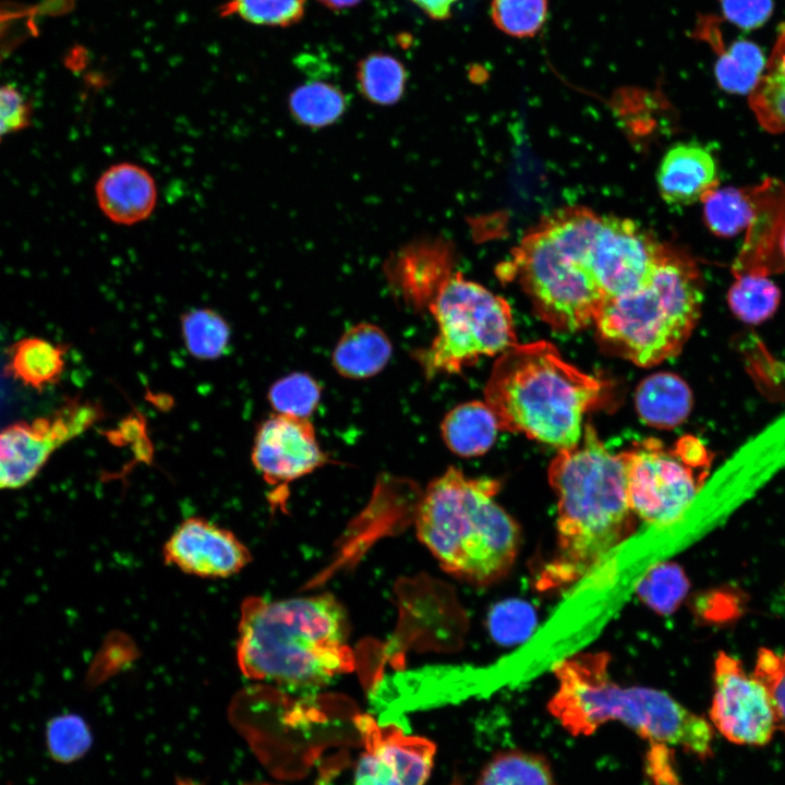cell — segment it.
Instances as JSON below:
<instances>
[{"instance_id":"cell-40","label":"cell","mask_w":785,"mask_h":785,"mask_svg":"<svg viewBox=\"0 0 785 785\" xmlns=\"http://www.w3.org/2000/svg\"><path fill=\"white\" fill-rule=\"evenodd\" d=\"M777 34L776 44L765 64L764 74L785 81V23L780 26Z\"/></svg>"},{"instance_id":"cell-39","label":"cell","mask_w":785,"mask_h":785,"mask_svg":"<svg viewBox=\"0 0 785 785\" xmlns=\"http://www.w3.org/2000/svg\"><path fill=\"white\" fill-rule=\"evenodd\" d=\"M31 11L0 3V61L3 60L27 35Z\"/></svg>"},{"instance_id":"cell-7","label":"cell","mask_w":785,"mask_h":785,"mask_svg":"<svg viewBox=\"0 0 785 785\" xmlns=\"http://www.w3.org/2000/svg\"><path fill=\"white\" fill-rule=\"evenodd\" d=\"M428 307L437 335L413 355L427 378L458 374L481 357L499 355L517 343L506 300L460 273L442 283Z\"/></svg>"},{"instance_id":"cell-26","label":"cell","mask_w":785,"mask_h":785,"mask_svg":"<svg viewBox=\"0 0 785 785\" xmlns=\"http://www.w3.org/2000/svg\"><path fill=\"white\" fill-rule=\"evenodd\" d=\"M357 82L361 94L372 104L390 106L400 100L407 82L404 65L385 52H371L357 65Z\"/></svg>"},{"instance_id":"cell-30","label":"cell","mask_w":785,"mask_h":785,"mask_svg":"<svg viewBox=\"0 0 785 785\" xmlns=\"http://www.w3.org/2000/svg\"><path fill=\"white\" fill-rule=\"evenodd\" d=\"M689 590V580L674 563L653 566L637 585L639 597L660 614L674 612Z\"/></svg>"},{"instance_id":"cell-43","label":"cell","mask_w":785,"mask_h":785,"mask_svg":"<svg viewBox=\"0 0 785 785\" xmlns=\"http://www.w3.org/2000/svg\"><path fill=\"white\" fill-rule=\"evenodd\" d=\"M781 249L785 258V229L781 235Z\"/></svg>"},{"instance_id":"cell-21","label":"cell","mask_w":785,"mask_h":785,"mask_svg":"<svg viewBox=\"0 0 785 785\" xmlns=\"http://www.w3.org/2000/svg\"><path fill=\"white\" fill-rule=\"evenodd\" d=\"M400 283L416 303L431 302L442 283L451 275L444 244L423 243L410 246L399 259Z\"/></svg>"},{"instance_id":"cell-11","label":"cell","mask_w":785,"mask_h":785,"mask_svg":"<svg viewBox=\"0 0 785 785\" xmlns=\"http://www.w3.org/2000/svg\"><path fill=\"white\" fill-rule=\"evenodd\" d=\"M666 247L631 219L602 216L589 266L604 297H617L649 282Z\"/></svg>"},{"instance_id":"cell-8","label":"cell","mask_w":785,"mask_h":785,"mask_svg":"<svg viewBox=\"0 0 785 785\" xmlns=\"http://www.w3.org/2000/svg\"><path fill=\"white\" fill-rule=\"evenodd\" d=\"M512 274L536 315L557 331L593 323L605 299L588 261L563 249L541 226L515 250Z\"/></svg>"},{"instance_id":"cell-27","label":"cell","mask_w":785,"mask_h":785,"mask_svg":"<svg viewBox=\"0 0 785 785\" xmlns=\"http://www.w3.org/2000/svg\"><path fill=\"white\" fill-rule=\"evenodd\" d=\"M701 201L705 224L718 237H735L757 219V205L750 192L742 189L715 188Z\"/></svg>"},{"instance_id":"cell-19","label":"cell","mask_w":785,"mask_h":785,"mask_svg":"<svg viewBox=\"0 0 785 785\" xmlns=\"http://www.w3.org/2000/svg\"><path fill=\"white\" fill-rule=\"evenodd\" d=\"M391 352V342L379 327L361 323L341 336L333 352V365L343 377L367 378L386 366Z\"/></svg>"},{"instance_id":"cell-14","label":"cell","mask_w":785,"mask_h":785,"mask_svg":"<svg viewBox=\"0 0 785 785\" xmlns=\"http://www.w3.org/2000/svg\"><path fill=\"white\" fill-rule=\"evenodd\" d=\"M251 459L265 482L277 486L287 485L329 461L307 419L280 413L269 415L258 425Z\"/></svg>"},{"instance_id":"cell-32","label":"cell","mask_w":785,"mask_h":785,"mask_svg":"<svg viewBox=\"0 0 785 785\" xmlns=\"http://www.w3.org/2000/svg\"><path fill=\"white\" fill-rule=\"evenodd\" d=\"M306 0H228L218 9L220 16H238L261 26L288 27L299 23Z\"/></svg>"},{"instance_id":"cell-35","label":"cell","mask_w":785,"mask_h":785,"mask_svg":"<svg viewBox=\"0 0 785 785\" xmlns=\"http://www.w3.org/2000/svg\"><path fill=\"white\" fill-rule=\"evenodd\" d=\"M752 675L768 689L777 728L785 732V653L778 655L770 649L761 648Z\"/></svg>"},{"instance_id":"cell-2","label":"cell","mask_w":785,"mask_h":785,"mask_svg":"<svg viewBox=\"0 0 785 785\" xmlns=\"http://www.w3.org/2000/svg\"><path fill=\"white\" fill-rule=\"evenodd\" d=\"M349 626L329 593L242 604L238 665L247 678L294 688L322 687L354 668Z\"/></svg>"},{"instance_id":"cell-13","label":"cell","mask_w":785,"mask_h":785,"mask_svg":"<svg viewBox=\"0 0 785 785\" xmlns=\"http://www.w3.org/2000/svg\"><path fill=\"white\" fill-rule=\"evenodd\" d=\"M363 750L353 785H425L435 761L436 745L422 736L358 718Z\"/></svg>"},{"instance_id":"cell-31","label":"cell","mask_w":785,"mask_h":785,"mask_svg":"<svg viewBox=\"0 0 785 785\" xmlns=\"http://www.w3.org/2000/svg\"><path fill=\"white\" fill-rule=\"evenodd\" d=\"M87 723L77 714L68 713L51 717L45 728V745L51 760L69 764L82 757L92 746Z\"/></svg>"},{"instance_id":"cell-16","label":"cell","mask_w":785,"mask_h":785,"mask_svg":"<svg viewBox=\"0 0 785 785\" xmlns=\"http://www.w3.org/2000/svg\"><path fill=\"white\" fill-rule=\"evenodd\" d=\"M95 194L102 214L122 226L147 219L157 203L153 176L144 167L128 161L108 167L96 182Z\"/></svg>"},{"instance_id":"cell-25","label":"cell","mask_w":785,"mask_h":785,"mask_svg":"<svg viewBox=\"0 0 785 785\" xmlns=\"http://www.w3.org/2000/svg\"><path fill=\"white\" fill-rule=\"evenodd\" d=\"M780 302L778 287L764 273L736 274L727 293V303L733 314L749 325H758L771 318Z\"/></svg>"},{"instance_id":"cell-20","label":"cell","mask_w":785,"mask_h":785,"mask_svg":"<svg viewBox=\"0 0 785 785\" xmlns=\"http://www.w3.org/2000/svg\"><path fill=\"white\" fill-rule=\"evenodd\" d=\"M500 430L498 421L484 401H468L451 409L442 422V436L456 455L474 457L485 454Z\"/></svg>"},{"instance_id":"cell-42","label":"cell","mask_w":785,"mask_h":785,"mask_svg":"<svg viewBox=\"0 0 785 785\" xmlns=\"http://www.w3.org/2000/svg\"><path fill=\"white\" fill-rule=\"evenodd\" d=\"M324 7L333 10L340 11L349 9L359 4L362 0H317Z\"/></svg>"},{"instance_id":"cell-10","label":"cell","mask_w":785,"mask_h":785,"mask_svg":"<svg viewBox=\"0 0 785 785\" xmlns=\"http://www.w3.org/2000/svg\"><path fill=\"white\" fill-rule=\"evenodd\" d=\"M713 680L710 709L713 726L735 744L761 746L769 742L777 722L765 686L725 652H720L715 659Z\"/></svg>"},{"instance_id":"cell-24","label":"cell","mask_w":785,"mask_h":785,"mask_svg":"<svg viewBox=\"0 0 785 785\" xmlns=\"http://www.w3.org/2000/svg\"><path fill=\"white\" fill-rule=\"evenodd\" d=\"M288 109L299 124L321 129L340 119L347 109V98L336 85L310 81L290 93Z\"/></svg>"},{"instance_id":"cell-38","label":"cell","mask_w":785,"mask_h":785,"mask_svg":"<svg viewBox=\"0 0 785 785\" xmlns=\"http://www.w3.org/2000/svg\"><path fill=\"white\" fill-rule=\"evenodd\" d=\"M724 17L744 29L763 25L773 12L772 0H720Z\"/></svg>"},{"instance_id":"cell-41","label":"cell","mask_w":785,"mask_h":785,"mask_svg":"<svg viewBox=\"0 0 785 785\" xmlns=\"http://www.w3.org/2000/svg\"><path fill=\"white\" fill-rule=\"evenodd\" d=\"M428 17L443 21L451 15L452 7L459 0H411Z\"/></svg>"},{"instance_id":"cell-28","label":"cell","mask_w":785,"mask_h":785,"mask_svg":"<svg viewBox=\"0 0 785 785\" xmlns=\"http://www.w3.org/2000/svg\"><path fill=\"white\" fill-rule=\"evenodd\" d=\"M716 50L715 77L718 85L732 94L751 93L765 69L762 50L745 39L734 41L726 50L722 46Z\"/></svg>"},{"instance_id":"cell-33","label":"cell","mask_w":785,"mask_h":785,"mask_svg":"<svg viewBox=\"0 0 785 785\" xmlns=\"http://www.w3.org/2000/svg\"><path fill=\"white\" fill-rule=\"evenodd\" d=\"M267 398L276 413L307 419L319 401L321 387L309 374L295 372L273 383Z\"/></svg>"},{"instance_id":"cell-3","label":"cell","mask_w":785,"mask_h":785,"mask_svg":"<svg viewBox=\"0 0 785 785\" xmlns=\"http://www.w3.org/2000/svg\"><path fill=\"white\" fill-rule=\"evenodd\" d=\"M605 653L575 654L557 662V689L550 713L573 736H588L608 721H618L652 745L653 750H681L706 759L713 728L662 690L623 686L608 673Z\"/></svg>"},{"instance_id":"cell-1","label":"cell","mask_w":785,"mask_h":785,"mask_svg":"<svg viewBox=\"0 0 785 785\" xmlns=\"http://www.w3.org/2000/svg\"><path fill=\"white\" fill-rule=\"evenodd\" d=\"M557 498V546L541 576L545 588L579 580L636 529L627 492L625 451L613 454L585 425L579 443L548 468Z\"/></svg>"},{"instance_id":"cell-5","label":"cell","mask_w":785,"mask_h":785,"mask_svg":"<svg viewBox=\"0 0 785 785\" xmlns=\"http://www.w3.org/2000/svg\"><path fill=\"white\" fill-rule=\"evenodd\" d=\"M602 395V382L565 361L544 340L515 343L500 353L484 390L500 430L558 450L579 443L583 415Z\"/></svg>"},{"instance_id":"cell-29","label":"cell","mask_w":785,"mask_h":785,"mask_svg":"<svg viewBox=\"0 0 785 785\" xmlns=\"http://www.w3.org/2000/svg\"><path fill=\"white\" fill-rule=\"evenodd\" d=\"M180 328L184 347L193 358L209 361L227 352L231 329L213 309H194L183 313Z\"/></svg>"},{"instance_id":"cell-23","label":"cell","mask_w":785,"mask_h":785,"mask_svg":"<svg viewBox=\"0 0 785 785\" xmlns=\"http://www.w3.org/2000/svg\"><path fill=\"white\" fill-rule=\"evenodd\" d=\"M475 785H556L547 760L539 753L509 749L495 753Z\"/></svg>"},{"instance_id":"cell-34","label":"cell","mask_w":785,"mask_h":785,"mask_svg":"<svg viewBox=\"0 0 785 785\" xmlns=\"http://www.w3.org/2000/svg\"><path fill=\"white\" fill-rule=\"evenodd\" d=\"M491 17L495 26L512 37L535 35L547 16V0H492Z\"/></svg>"},{"instance_id":"cell-4","label":"cell","mask_w":785,"mask_h":785,"mask_svg":"<svg viewBox=\"0 0 785 785\" xmlns=\"http://www.w3.org/2000/svg\"><path fill=\"white\" fill-rule=\"evenodd\" d=\"M499 483L449 467L426 487L415 532L440 567L473 585H488L511 569L521 542L515 519L495 500Z\"/></svg>"},{"instance_id":"cell-44","label":"cell","mask_w":785,"mask_h":785,"mask_svg":"<svg viewBox=\"0 0 785 785\" xmlns=\"http://www.w3.org/2000/svg\"><path fill=\"white\" fill-rule=\"evenodd\" d=\"M244 785H274V784H269V783H261V782H254V783H250V784H244Z\"/></svg>"},{"instance_id":"cell-9","label":"cell","mask_w":785,"mask_h":785,"mask_svg":"<svg viewBox=\"0 0 785 785\" xmlns=\"http://www.w3.org/2000/svg\"><path fill=\"white\" fill-rule=\"evenodd\" d=\"M625 456L630 507L637 519L659 527L680 519L704 485L713 459L692 435L673 445L647 438Z\"/></svg>"},{"instance_id":"cell-36","label":"cell","mask_w":785,"mask_h":785,"mask_svg":"<svg viewBox=\"0 0 785 785\" xmlns=\"http://www.w3.org/2000/svg\"><path fill=\"white\" fill-rule=\"evenodd\" d=\"M532 612L519 602L499 604L492 612L490 627L494 637L504 642L518 641L532 626Z\"/></svg>"},{"instance_id":"cell-18","label":"cell","mask_w":785,"mask_h":785,"mask_svg":"<svg viewBox=\"0 0 785 785\" xmlns=\"http://www.w3.org/2000/svg\"><path fill=\"white\" fill-rule=\"evenodd\" d=\"M640 419L656 428H674L689 415L693 398L687 383L673 373H655L644 378L636 390Z\"/></svg>"},{"instance_id":"cell-22","label":"cell","mask_w":785,"mask_h":785,"mask_svg":"<svg viewBox=\"0 0 785 785\" xmlns=\"http://www.w3.org/2000/svg\"><path fill=\"white\" fill-rule=\"evenodd\" d=\"M64 369V349L40 338H25L9 351L7 370L11 376L33 388L56 383Z\"/></svg>"},{"instance_id":"cell-6","label":"cell","mask_w":785,"mask_h":785,"mask_svg":"<svg viewBox=\"0 0 785 785\" xmlns=\"http://www.w3.org/2000/svg\"><path fill=\"white\" fill-rule=\"evenodd\" d=\"M703 285L695 262L666 247L641 288L605 298L595 318L604 346L639 366L679 353L698 324Z\"/></svg>"},{"instance_id":"cell-17","label":"cell","mask_w":785,"mask_h":785,"mask_svg":"<svg viewBox=\"0 0 785 785\" xmlns=\"http://www.w3.org/2000/svg\"><path fill=\"white\" fill-rule=\"evenodd\" d=\"M662 198L669 205L695 203L716 188L717 166L698 143H677L663 156L656 172Z\"/></svg>"},{"instance_id":"cell-15","label":"cell","mask_w":785,"mask_h":785,"mask_svg":"<svg viewBox=\"0 0 785 785\" xmlns=\"http://www.w3.org/2000/svg\"><path fill=\"white\" fill-rule=\"evenodd\" d=\"M164 558L188 575L219 579L240 572L252 556L231 531L204 518L191 517L165 543Z\"/></svg>"},{"instance_id":"cell-37","label":"cell","mask_w":785,"mask_h":785,"mask_svg":"<svg viewBox=\"0 0 785 785\" xmlns=\"http://www.w3.org/2000/svg\"><path fill=\"white\" fill-rule=\"evenodd\" d=\"M32 109L24 96L13 86H0V141L31 123Z\"/></svg>"},{"instance_id":"cell-12","label":"cell","mask_w":785,"mask_h":785,"mask_svg":"<svg viewBox=\"0 0 785 785\" xmlns=\"http://www.w3.org/2000/svg\"><path fill=\"white\" fill-rule=\"evenodd\" d=\"M95 404L73 401L52 418L19 422L0 431V488H19L43 468L55 449L98 418Z\"/></svg>"}]
</instances>
